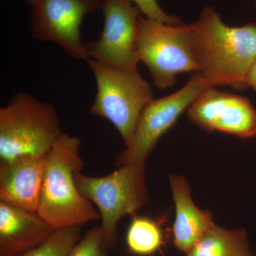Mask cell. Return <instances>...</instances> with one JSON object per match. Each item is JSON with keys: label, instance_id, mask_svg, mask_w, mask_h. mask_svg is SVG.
Returning a JSON list of instances; mask_svg holds the SVG:
<instances>
[{"label": "cell", "instance_id": "1", "mask_svg": "<svg viewBox=\"0 0 256 256\" xmlns=\"http://www.w3.org/2000/svg\"><path fill=\"white\" fill-rule=\"evenodd\" d=\"M188 28L196 73L213 87L247 88L249 73L256 60V24L229 26L214 8L206 6Z\"/></svg>", "mask_w": 256, "mask_h": 256}, {"label": "cell", "instance_id": "2", "mask_svg": "<svg viewBox=\"0 0 256 256\" xmlns=\"http://www.w3.org/2000/svg\"><path fill=\"white\" fill-rule=\"evenodd\" d=\"M78 138L64 132L46 154L37 213L55 229L100 220L98 210L76 184L74 176L84 168Z\"/></svg>", "mask_w": 256, "mask_h": 256}, {"label": "cell", "instance_id": "3", "mask_svg": "<svg viewBox=\"0 0 256 256\" xmlns=\"http://www.w3.org/2000/svg\"><path fill=\"white\" fill-rule=\"evenodd\" d=\"M54 106L25 92L0 108V159L46 156L63 134Z\"/></svg>", "mask_w": 256, "mask_h": 256}, {"label": "cell", "instance_id": "4", "mask_svg": "<svg viewBox=\"0 0 256 256\" xmlns=\"http://www.w3.org/2000/svg\"><path fill=\"white\" fill-rule=\"evenodd\" d=\"M146 164H127L106 176L96 178L76 172L80 194L94 204L100 214L104 245L107 250L117 240L119 220L149 204Z\"/></svg>", "mask_w": 256, "mask_h": 256}, {"label": "cell", "instance_id": "5", "mask_svg": "<svg viewBox=\"0 0 256 256\" xmlns=\"http://www.w3.org/2000/svg\"><path fill=\"white\" fill-rule=\"evenodd\" d=\"M86 62L97 84V94L90 112L110 121L127 146L141 114L153 100L150 85L138 68H120L92 58Z\"/></svg>", "mask_w": 256, "mask_h": 256}, {"label": "cell", "instance_id": "6", "mask_svg": "<svg viewBox=\"0 0 256 256\" xmlns=\"http://www.w3.org/2000/svg\"><path fill=\"white\" fill-rule=\"evenodd\" d=\"M136 52L159 89L172 86L178 74L196 73L198 70L190 46L188 25L168 24L141 16Z\"/></svg>", "mask_w": 256, "mask_h": 256}, {"label": "cell", "instance_id": "7", "mask_svg": "<svg viewBox=\"0 0 256 256\" xmlns=\"http://www.w3.org/2000/svg\"><path fill=\"white\" fill-rule=\"evenodd\" d=\"M210 87H213L212 84L196 73L178 92L152 100L141 114L130 142L116 156V164L118 166L146 164L160 138L198 96Z\"/></svg>", "mask_w": 256, "mask_h": 256}, {"label": "cell", "instance_id": "8", "mask_svg": "<svg viewBox=\"0 0 256 256\" xmlns=\"http://www.w3.org/2000/svg\"><path fill=\"white\" fill-rule=\"evenodd\" d=\"M100 4L101 0H36L32 5V36L54 42L70 56L86 62L90 56L80 26L84 16Z\"/></svg>", "mask_w": 256, "mask_h": 256}, {"label": "cell", "instance_id": "9", "mask_svg": "<svg viewBox=\"0 0 256 256\" xmlns=\"http://www.w3.org/2000/svg\"><path fill=\"white\" fill-rule=\"evenodd\" d=\"M104 26L100 38L86 44L90 58L124 68H138L141 15L130 0H101Z\"/></svg>", "mask_w": 256, "mask_h": 256}, {"label": "cell", "instance_id": "10", "mask_svg": "<svg viewBox=\"0 0 256 256\" xmlns=\"http://www.w3.org/2000/svg\"><path fill=\"white\" fill-rule=\"evenodd\" d=\"M193 124L207 131H220L237 137L256 136V110L248 99L210 87L186 111Z\"/></svg>", "mask_w": 256, "mask_h": 256}, {"label": "cell", "instance_id": "11", "mask_svg": "<svg viewBox=\"0 0 256 256\" xmlns=\"http://www.w3.org/2000/svg\"><path fill=\"white\" fill-rule=\"evenodd\" d=\"M46 156H24L0 164V202L37 212Z\"/></svg>", "mask_w": 256, "mask_h": 256}, {"label": "cell", "instance_id": "12", "mask_svg": "<svg viewBox=\"0 0 256 256\" xmlns=\"http://www.w3.org/2000/svg\"><path fill=\"white\" fill-rule=\"evenodd\" d=\"M54 230L37 212L0 202V256H22Z\"/></svg>", "mask_w": 256, "mask_h": 256}, {"label": "cell", "instance_id": "13", "mask_svg": "<svg viewBox=\"0 0 256 256\" xmlns=\"http://www.w3.org/2000/svg\"><path fill=\"white\" fill-rule=\"evenodd\" d=\"M169 178L176 212L173 242L178 250L186 254L214 222L210 212L200 210L194 203L191 188L184 176L172 174Z\"/></svg>", "mask_w": 256, "mask_h": 256}, {"label": "cell", "instance_id": "14", "mask_svg": "<svg viewBox=\"0 0 256 256\" xmlns=\"http://www.w3.org/2000/svg\"><path fill=\"white\" fill-rule=\"evenodd\" d=\"M186 256H252L242 228L228 230L215 223L202 236Z\"/></svg>", "mask_w": 256, "mask_h": 256}, {"label": "cell", "instance_id": "15", "mask_svg": "<svg viewBox=\"0 0 256 256\" xmlns=\"http://www.w3.org/2000/svg\"><path fill=\"white\" fill-rule=\"evenodd\" d=\"M127 245L136 255L150 256L162 246L164 236L160 226L146 217H134L128 228Z\"/></svg>", "mask_w": 256, "mask_h": 256}, {"label": "cell", "instance_id": "16", "mask_svg": "<svg viewBox=\"0 0 256 256\" xmlns=\"http://www.w3.org/2000/svg\"><path fill=\"white\" fill-rule=\"evenodd\" d=\"M82 237V226L56 228L40 245L20 256H69Z\"/></svg>", "mask_w": 256, "mask_h": 256}, {"label": "cell", "instance_id": "17", "mask_svg": "<svg viewBox=\"0 0 256 256\" xmlns=\"http://www.w3.org/2000/svg\"><path fill=\"white\" fill-rule=\"evenodd\" d=\"M104 245L102 230L100 226H94L75 246L69 256H107Z\"/></svg>", "mask_w": 256, "mask_h": 256}, {"label": "cell", "instance_id": "18", "mask_svg": "<svg viewBox=\"0 0 256 256\" xmlns=\"http://www.w3.org/2000/svg\"><path fill=\"white\" fill-rule=\"evenodd\" d=\"M136 4L140 12L146 18L162 22L168 24H181L180 18L176 16L166 14L160 8L156 0H130Z\"/></svg>", "mask_w": 256, "mask_h": 256}, {"label": "cell", "instance_id": "19", "mask_svg": "<svg viewBox=\"0 0 256 256\" xmlns=\"http://www.w3.org/2000/svg\"><path fill=\"white\" fill-rule=\"evenodd\" d=\"M248 86L252 87L256 92V60L249 73L248 78Z\"/></svg>", "mask_w": 256, "mask_h": 256}, {"label": "cell", "instance_id": "20", "mask_svg": "<svg viewBox=\"0 0 256 256\" xmlns=\"http://www.w3.org/2000/svg\"><path fill=\"white\" fill-rule=\"evenodd\" d=\"M35 1H36V0H26L28 4H31L32 6L34 4Z\"/></svg>", "mask_w": 256, "mask_h": 256}, {"label": "cell", "instance_id": "21", "mask_svg": "<svg viewBox=\"0 0 256 256\" xmlns=\"http://www.w3.org/2000/svg\"><path fill=\"white\" fill-rule=\"evenodd\" d=\"M254 3H255V8L256 9V0H255V1H254Z\"/></svg>", "mask_w": 256, "mask_h": 256}]
</instances>
